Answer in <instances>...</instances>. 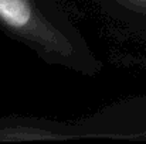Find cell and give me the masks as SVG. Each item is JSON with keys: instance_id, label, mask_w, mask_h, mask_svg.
Here are the masks:
<instances>
[{"instance_id": "cell-1", "label": "cell", "mask_w": 146, "mask_h": 144, "mask_svg": "<svg viewBox=\"0 0 146 144\" xmlns=\"http://www.w3.org/2000/svg\"><path fill=\"white\" fill-rule=\"evenodd\" d=\"M0 30L48 65L90 78L104 68L58 0H0Z\"/></svg>"}, {"instance_id": "cell-2", "label": "cell", "mask_w": 146, "mask_h": 144, "mask_svg": "<svg viewBox=\"0 0 146 144\" xmlns=\"http://www.w3.org/2000/svg\"><path fill=\"white\" fill-rule=\"evenodd\" d=\"M111 28L122 37L146 34V0H91Z\"/></svg>"}]
</instances>
